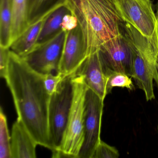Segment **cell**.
Wrapping results in <instances>:
<instances>
[{"mask_svg":"<svg viewBox=\"0 0 158 158\" xmlns=\"http://www.w3.org/2000/svg\"><path fill=\"white\" fill-rule=\"evenodd\" d=\"M122 33L130 45L150 64L154 74V81L158 87V25L152 36L146 37L131 25L124 22Z\"/></svg>","mask_w":158,"mask_h":158,"instance_id":"obj_10","label":"cell"},{"mask_svg":"<svg viewBox=\"0 0 158 158\" xmlns=\"http://www.w3.org/2000/svg\"><path fill=\"white\" fill-rule=\"evenodd\" d=\"M130 46L133 52L131 77L134 78L137 85L144 91L147 101L152 100L155 99L153 86L154 77L152 68L140 53Z\"/></svg>","mask_w":158,"mask_h":158,"instance_id":"obj_13","label":"cell"},{"mask_svg":"<svg viewBox=\"0 0 158 158\" xmlns=\"http://www.w3.org/2000/svg\"><path fill=\"white\" fill-rule=\"evenodd\" d=\"M10 49L0 47V76L5 78L7 75Z\"/></svg>","mask_w":158,"mask_h":158,"instance_id":"obj_23","label":"cell"},{"mask_svg":"<svg viewBox=\"0 0 158 158\" xmlns=\"http://www.w3.org/2000/svg\"><path fill=\"white\" fill-rule=\"evenodd\" d=\"M157 69H158V67H157Z\"/></svg>","mask_w":158,"mask_h":158,"instance_id":"obj_26","label":"cell"},{"mask_svg":"<svg viewBox=\"0 0 158 158\" xmlns=\"http://www.w3.org/2000/svg\"><path fill=\"white\" fill-rule=\"evenodd\" d=\"M49 15L29 25L21 35L12 43L10 49L21 57L25 56L33 50L36 46L44 22Z\"/></svg>","mask_w":158,"mask_h":158,"instance_id":"obj_14","label":"cell"},{"mask_svg":"<svg viewBox=\"0 0 158 158\" xmlns=\"http://www.w3.org/2000/svg\"><path fill=\"white\" fill-rule=\"evenodd\" d=\"M73 97L60 146L53 158H77L85 138V111L87 86L83 77L73 74Z\"/></svg>","mask_w":158,"mask_h":158,"instance_id":"obj_3","label":"cell"},{"mask_svg":"<svg viewBox=\"0 0 158 158\" xmlns=\"http://www.w3.org/2000/svg\"><path fill=\"white\" fill-rule=\"evenodd\" d=\"M106 67L99 50L86 58L74 74L81 76L89 88L104 100L106 92Z\"/></svg>","mask_w":158,"mask_h":158,"instance_id":"obj_11","label":"cell"},{"mask_svg":"<svg viewBox=\"0 0 158 158\" xmlns=\"http://www.w3.org/2000/svg\"><path fill=\"white\" fill-rule=\"evenodd\" d=\"M68 0H28L27 19L29 25L50 14Z\"/></svg>","mask_w":158,"mask_h":158,"instance_id":"obj_16","label":"cell"},{"mask_svg":"<svg viewBox=\"0 0 158 158\" xmlns=\"http://www.w3.org/2000/svg\"><path fill=\"white\" fill-rule=\"evenodd\" d=\"M60 73H49L44 77V85L48 94L51 96L57 89L61 81L65 77Z\"/></svg>","mask_w":158,"mask_h":158,"instance_id":"obj_22","label":"cell"},{"mask_svg":"<svg viewBox=\"0 0 158 158\" xmlns=\"http://www.w3.org/2000/svg\"><path fill=\"white\" fill-rule=\"evenodd\" d=\"M103 101L97 93L88 87L85 111V138L78 158H91L101 141Z\"/></svg>","mask_w":158,"mask_h":158,"instance_id":"obj_7","label":"cell"},{"mask_svg":"<svg viewBox=\"0 0 158 158\" xmlns=\"http://www.w3.org/2000/svg\"><path fill=\"white\" fill-rule=\"evenodd\" d=\"M0 158H11V136L8 128L7 117L2 108L0 110Z\"/></svg>","mask_w":158,"mask_h":158,"instance_id":"obj_20","label":"cell"},{"mask_svg":"<svg viewBox=\"0 0 158 158\" xmlns=\"http://www.w3.org/2000/svg\"><path fill=\"white\" fill-rule=\"evenodd\" d=\"M113 1L125 23L131 25L145 36L153 35L158 23L151 0Z\"/></svg>","mask_w":158,"mask_h":158,"instance_id":"obj_6","label":"cell"},{"mask_svg":"<svg viewBox=\"0 0 158 158\" xmlns=\"http://www.w3.org/2000/svg\"><path fill=\"white\" fill-rule=\"evenodd\" d=\"M106 92L108 95L114 87L126 88L129 90L134 89L132 79L130 77L123 73L114 72L106 68Z\"/></svg>","mask_w":158,"mask_h":158,"instance_id":"obj_19","label":"cell"},{"mask_svg":"<svg viewBox=\"0 0 158 158\" xmlns=\"http://www.w3.org/2000/svg\"><path fill=\"white\" fill-rule=\"evenodd\" d=\"M66 32L61 31L48 41L37 45L28 54L22 57L37 73L45 75L58 73Z\"/></svg>","mask_w":158,"mask_h":158,"instance_id":"obj_5","label":"cell"},{"mask_svg":"<svg viewBox=\"0 0 158 158\" xmlns=\"http://www.w3.org/2000/svg\"><path fill=\"white\" fill-rule=\"evenodd\" d=\"M70 13L72 12L67 4L59 7L52 12L44 22L37 45L48 41L62 31L61 25L64 17Z\"/></svg>","mask_w":158,"mask_h":158,"instance_id":"obj_15","label":"cell"},{"mask_svg":"<svg viewBox=\"0 0 158 158\" xmlns=\"http://www.w3.org/2000/svg\"><path fill=\"white\" fill-rule=\"evenodd\" d=\"M119 156V152L114 147L101 140L91 158H118Z\"/></svg>","mask_w":158,"mask_h":158,"instance_id":"obj_21","label":"cell"},{"mask_svg":"<svg viewBox=\"0 0 158 158\" xmlns=\"http://www.w3.org/2000/svg\"><path fill=\"white\" fill-rule=\"evenodd\" d=\"M44 77L10 50L4 79L12 96L17 118L38 145L51 150L49 130L51 96L45 89Z\"/></svg>","mask_w":158,"mask_h":158,"instance_id":"obj_1","label":"cell"},{"mask_svg":"<svg viewBox=\"0 0 158 158\" xmlns=\"http://www.w3.org/2000/svg\"><path fill=\"white\" fill-rule=\"evenodd\" d=\"M38 145L24 124L17 118L12 128L11 158H36V148Z\"/></svg>","mask_w":158,"mask_h":158,"instance_id":"obj_12","label":"cell"},{"mask_svg":"<svg viewBox=\"0 0 158 158\" xmlns=\"http://www.w3.org/2000/svg\"><path fill=\"white\" fill-rule=\"evenodd\" d=\"M106 68L131 77L133 52L129 41L122 34L104 43L99 49Z\"/></svg>","mask_w":158,"mask_h":158,"instance_id":"obj_8","label":"cell"},{"mask_svg":"<svg viewBox=\"0 0 158 158\" xmlns=\"http://www.w3.org/2000/svg\"><path fill=\"white\" fill-rule=\"evenodd\" d=\"M83 34L87 57L122 34L123 20L113 0H68Z\"/></svg>","mask_w":158,"mask_h":158,"instance_id":"obj_2","label":"cell"},{"mask_svg":"<svg viewBox=\"0 0 158 158\" xmlns=\"http://www.w3.org/2000/svg\"><path fill=\"white\" fill-rule=\"evenodd\" d=\"M156 17H157V23H158V7H157V12H156Z\"/></svg>","mask_w":158,"mask_h":158,"instance_id":"obj_25","label":"cell"},{"mask_svg":"<svg viewBox=\"0 0 158 158\" xmlns=\"http://www.w3.org/2000/svg\"><path fill=\"white\" fill-rule=\"evenodd\" d=\"M12 0L0 2V47L9 48L11 44Z\"/></svg>","mask_w":158,"mask_h":158,"instance_id":"obj_18","label":"cell"},{"mask_svg":"<svg viewBox=\"0 0 158 158\" xmlns=\"http://www.w3.org/2000/svg\"><path fill=\"white\" fill-rule=\"evenodd\" d=\"M28 2V0H12L11 44L29 26Z\"/></svg>","mask_w":158,"mask_h":158,"instance_id":"obj_17","label":"cell"},{"mask_svg":"<svg viewBox=\"0 0 158 158\" xmlns=\"http://www.w3.org/2000/svg\"><path fill=\"white\" fill-rule=\"evenodd\" d=\"M78 25L76 17L73 13L68 14L64 17L62 23V30L67 32L76 27Z\"/></svg>","mask_w":158,"mask_h":158,"instance_id":"obj_24","label":"cell"},{"mask_svg":"<svg viewBox=\"0 0 158 158\" xmlns=\"http://www.w3.org/2000/svg\"><path fill=\"white\" fill-rule=\"evenodd\" d=\"M87 57L83 34L78 25L66 32L58 73L64 77L73 74Z\"/></svg>","mask_w":158,"mask_h":158,"instance_id":"obj_9","label":"cell"},{"mask_svg":"<svg viewBox=\"0 0 158 158\" xmlns=\"http://www.w3.org/2000/svg\"><path fill=\"white\" fill-rule=\"evenodd\" d=\"M73 97V75L65 77L51 96L49 106V130L51 150L59 149L65 131Z\"/></svg>","mask_w":158,"mask_h":158,"instance_id":"obj_4","label":"cell"}]
</instances>
